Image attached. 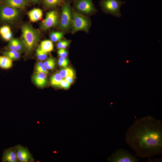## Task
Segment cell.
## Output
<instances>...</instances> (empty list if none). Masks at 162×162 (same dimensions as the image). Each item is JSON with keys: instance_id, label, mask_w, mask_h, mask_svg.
<instances>
[{"instance_id": "6da1fadb", "label": "cell", "mask_w": 162, "mask_h": 162, "mask_svg": "<svg viewBox=\"0 0 162 162\" xmlns=\"http://www.w3.org/2000/svg\"><path fill=\"white\" fill-rule=\"evenodd\" d=\"M125 140L139 157L161 155L162 123L151 116L137 119L127 130Z\"/></svg>"}, {"instance_id": "7a4b0ae2", "label": "cell", "mask_w": 162, "mask_h": 162, "mask_svg": "<svg viewBox=\"0 0 162 162\" xmlns=\"http://www.w3.org/2000/svg\"><path fill=\"white\" fill-rule=\"evenodd\" d=\"M22 36L24 44L28 50H32L38 41L40 35L38 32L28 24L22 28Z\"/></svg>"}, {"instance_id": "3957f363", "label": "cell", "mask_w": 162, "mask_h": 162, "mask_svg": "<svg viewBox=\"0 0 162 162\" xmlns=\"http://www.w3.org/2000/svg\"><path fill=\"white\" fill-rule=\"evenodd\" d=\"M125 3L124 2L119 0H100L99 2L100 5L105 13L117 17L122 16L120 9Z\"/></svg>"}, {"instance_id": "277c9868", "label": "cell", "mask_w": 162, "mask_h": 162, "mask_svg": "<svg viewBox=\"0 0 162 162\" xmlns=\"http://www.w3.org/2000/svg\"><path fill=\"white\" fill-rule=\"evenodd\" d=\"M72 14V33H74L79 31L88 32L91 25L90 20L74 9Z\"/></svg>"}, {"instance_id": "5b68a950", "label": "cell", "mask_w": 162, "mask_h": 162, "mask_svg": "<svg viewBox=\"0 0 162 162\" xmlns=\"http://www.w3.org/2000/svg\"><path fill=\"white\" fill-rule=\"evenodd\" d=\"M62 6L59 28L66 31L69 29L71 25L72 10L68 0H65Z\"/></svg>"}, {"instance_id": "8992f818", "label": "cell", "mask_w": 162, "mask_h": 162, "mask_svg": "<svg viewBox=\"0 0 162 162\" xmlns=\"http://www.w3.org/2000/svg\"><path fill=\"white\" fill-rule=\"evenodd\" d=\"M110 162H138L139 160L131 153L122 148L116 150L107 158Z\"/></svg>"}, {"instance_id": "52a82bcc", "label": "cell", "mask_w": 162, "mask_h": 162, "mask_svg": "<svg viewBox=\"0 0 162 162\" xmlns=\"http://www.w3.org/2000/svg\"><path fill=\"white\" fill-rule=\"evenodd\" d=\"M74 6L78 12L93 14L97 11L92 0H74Z\"/></svg>"}, {"instance_id": "ba28073f", "label": "cell", "mask_w": 162, "mask_h": 162, "mask_svg": "<svg viewBox=\"0 0 162 162\" xmlns=\"http://www.w3.org/2000/svg\"><path fill=\"white\" fill-rule=\"evenodd\" d=\"M19 15L18 10L9 6L2 5L0 7V20L4 22H11Z\"/></svg>"}, {"instance_id": "9c48e42d", "label": "cell", "mask_w": 162, "mask_h": 162, "mask_svg": "<svg viewBox=\"0 0 162 162\" xmlns=\"http://www.w3.org/2000/svg\"><path fill=\"white\" fill-rule=\"evenodd\" d=\"M17 159L20 162H34V160L28 148L19 144L14 147Z\"/></svg>"}, {"instance_id": "30bf717a", "label": "cell", "mask_w": 162, "mask_h": 162, "mask_svg": "<svg viewBox=\"0 0 162 162\" xmlns=\"http://www.w3.org/2000/svg\"><path fill=\"white\" fill-rule=\"evenodd\" d=\"M57 11L53 10L48 12L45 19L42 21L41 27L46 30L53 27L58 23V18Z\"/></svg>"}, {"instance_id": "8fae6325", "label": "cell", "mask_w": 162, "mask_h": 162, "mask_svg": "<svg viewBox=\"0 0 162 162\" xmlns=\"http://www.w3.org/2000/svg\"><path fill=\"white\" fill-rule=\"evenodd\" d=\"M2 160V162H19L14 147L4 150Z\"/></svg>"}, {"instance_id": "7c38bea8", "label": "cell", "mask_w": 162, "mask_h": 162, "mask_svg": "<svg viewBox=\"0 0 162 162\" xmlns=\"http://www.w3.org/2000/svg\"><path fill=\"white\" fill-rule=\"evenodd\" d=\"M42 10L39 8H34L30 11L28 15L31 21L34 22L40 20L43 16Z\"/></svg>"}, {"instance_id": "4fadbf2b", "label": "cell", "mask_w": 162, "mask_h": 162, "mask_svg": "<svg viewBox=\"0 0 162 162\" xmlns=\"http://www.w3.org/2000/svg\"><path fill=\"white\" fill-rule=\"evenodd\" d=\"M34 80L37 86L39 87L44 86L47 82L46 74L43 72H37L34 76Z\"/></svg>"}, {"instance_id": "5bb4252c", "label": "cell", "mask_w": 162, "mask_h": 162, "mask_svg": "<svg viewBox=\"0 0 162 162\" xmlns=\"http://www.w3.org/2000/svg\"><path fill=\"white\" fill-rule=\"evenodd\" d=\"M4 2L8 6L16 8H23L27 4L26 0H4Z\"/></svg>"}, {"instance_id": "9a60e30c", "label": "cell", "mask_w": 162, "mask_h": 162, "mask_svg": "<svg viewBox=\"0 0 162 162\" xmlns=\"http://www.w3.org/2000/svg\"><path fill=\"white\" fill-rule=\"evenodd\" d=\"M40 48L43 51L48 53L53 50V45L52 41L50 40H45L42 41Z\"/></svg>"}, {"instance_id": "2e32d148", "label": "cell", "mask_w": 162, "mask_h": 162, "mask_svg": "<svg viewBox=\"0 0 162 162\" xmlns=\"http://www.w3.org/2000/svg\"><path fill=\"white\" fill-rule=\"evenodd\" d=\"M13 64L12 60L6 56H0V67L4 69L11 68Z\"/></svg>"}, {"instance_id": "e0dca14e", "label": "cell", "mask_w": 162, "mask_h": 162, "mask_svg": "<svg viewBox=\"0 0 162 162\" xmlns=\"http://www.w3.org/2000/svg\"><path fill=\"white\" fill-rule=\"evenodd\" d=\"M22 44L20 42L16 39H12L10 41L8 48L10 50L18 51L22 48Z\"/></svg>"}, {"instance_id": "ac0fdd59", "label": "cell", "mask_w": 162, "mask_h": 162, "mask_svg": "<svg viewBox=\"0 0 162 162\" xmlns=\"http://www.w3.org/2000/svg\"><path fill=\"white\" fill-rule=\"evenodd\" d=\"M65 0H43L44 5L47 7L53 8L62 5Z\"/></svg>"}, {"instance_id": "d6986e66", "label": "cell", "mask_w": 162, "mask_h": 162, "mask_svg": "<svg viewBox=\"0 0 162 162\" xmlns=\"http://www.w3.org/2000/svg\"><path fill=\"white\" fill-rule=\"evenodd\" d=\"M63 79L59 73L57 72L51 77L50 82L51 85L53 86H59V84Z\"/></svg>"}, {"instance_id": "ffe728a7", "label": "cell", "mask_w": 162, "mask_h": 162, "mask_svg": "<svg viewBox=\"0 0 162 162\" xmlns=\"http://www.w3.org/2000/svg\"><path fill=\"white\" fill-rule=\"evenodd\" d=\"M59 73L62 78L64 79L67 76H75L73 70L70 68H64L61 69Z\"/></svg>"}, {"instance_id": "44dd1931", "label": "cell", "mask_w": 162, "mask_h": 162, "mask_svg": "<svg viewBox=\"0 0 162 162\" xmlns=\"http://www.w3.org/2000/svg\"><path fill=\"white\" fill-rule=\"evenodd\" d=\"M63 33L61 32H52L50 34L51 40L54 42L59 41L63 37Z\"/></svg>"}, {"instance_id": "7402d4cb", "label": "cell", "mask_w": 162, "mask_h": 162, "mask_svg": "<svg viewBox=\"0 0 162 162\" xmlns=\"http://www.w3.org/2000/svg\"><path fill=\"white\" fill-rule=\"evenodd\" d=\"M4 55L11 60L17 59L20 57V54L18 51L12 50L5 52Z\"/></svg>"}, {"instance_id": "603a6c76", "label": "cell", "mask_w": 162, "mask_h": 162, "mask_svg": "<svg viewBox=\"0 0 162 162\" xmlns=\"http://www.w3.org/2000/svg\"><path fill=\"white\" fill-rule=\"evenodd\" d=\"M44 65L47 70H52L55 67V60L52 58H50L44 62Z\"/></svg>"}, {"instance_id": "cb8c5ba5", "label": "cell", "mask_w": 162, "mask_h": 162, "mask_svg": "<svg viewBox=\"0 0 162 162\" xmlns=\"http://www.w3.org/2000/svg\"><path fill=\"white\" fill-rule=\"evenodd\" d=\"M35 70L37 72H43L47 74L48 70L44 65V63L41 62L38 63L35 66Z\"/></svg>"}, {"instance_id": "d4e9b609", "label": "cell", "mask_w": 162, "mask_h": 162, "mask_svg": "<svg viewBox=\"0 0 162 162\" xmlns=\"http://www.w3.org/2000/svg\"><path fill=\"white\" fill-rule=\"evenodd\" d=\"M36 55L38 58L40 60L45 59L47 57V53L42 50L39 47L36 50Z\"/></svg>"}, {"instance_id": "484cf974", "label": "cell", "mask_w": 162, "mask_h": 162, "mask_svg": "<svg viewBox=\"0 0 162 162\" xmlns=\"http://www.w3.org/2000/svg\"><path fill=\"white\" fill-rule=\"evenodd\" d=\"M70 41L68 40H63L59 42L57 44V46L58 49H65L69 44Z\"/></svg>"}, {"instance_id": "4316f807", "label": "cell", "mask_w": 162, "mask_h": 162, "mask_svg": "<svg viewBox=\"0 0 162 162\" xmlns=\"http://www.w3.org/2000/svg\"><path fill=\"white\" fill-rule=\"evenodd\" d=\"M11 29L9 26H4L1 27L0 28V34L1 35L11 32Z\"/></svg>"}, {"instance_id": "83f0119b", "label": "cell", "mask_w": 162, "mask_h": 162, "mask_svg": "<svg viewBox=\"0 0 162 162\" xmlns=\"http://www.w3.org/2000/svg\"><path fill=\"white\" fill-rule=\"evenodd\" d=\"M70 84L67 82L65 79H62L61 81L59 86L64 89H67L69 88Z\"/></svg>"}, {"instance_id": "f1b7e54d", "label": "cell", "mask_w": 162, "mask_h": 162, "mask_svg": "<svg viewBox=\"0 0 162 162\" xmlns=\"http://www.w3.org/2000/svg\"><path fill=\"white\" fill-rule=\"evenodd\" d=\"M58 55L61 57L66 58L68 56V52L65 49H59L57 51Z\"/></svg>"}, {"instance_id": "f546056e", "label": "cell", "mask_w": 162, "mask_h": 162, "mask_svg": "<svg viewBox=\"0 0 162 162\" xmlns=\"http://www.w3.org/2000/svg\"><path fill=\"white\" fill-rule=\"evenodd\" d=\"M2 38L5 40L7 41H8L10 40L12 36V32H10L5 34L1 35Z\"/></svg>"}, {"instance_id": "4dcf8cb0", "label": "cell", "mask_w": 162, "mask_h": 162, "mask_svg": "<svg viewBox=\"0 0 162 162\" xmlns=\"http://www.w3.org/2000/svg\"><path fill=\"white\" fill-rule=\"evenodd\" d=\"M67 82L70 84L72 83L75 79V76H68L64 79Z\"/></svg>"}, {"instance_id": "1f68e13d", "label": "cell", "mask_w": 162, "mask_h": 162, "mask_svg": "<svg viewBox=\"0 0 162 162\" xmlns=\"http://www.w3.org/2000/svg\"><path fill=\"white\" fill-rule=\"evenodd\" d=\"M58 64L59 66L64 68L67 67L68 65V63L58 61Z\"/></svg>"}, {"instance_id": "d6a6232c", "label": "cell", "mask_w": 162, "mask_h": 162, "mask_svg": "<svg viewBox=\"0 0 162 162\" xmlns=\"http://www.w3.org/2000/svg\"><path fill=\"white\" fill-rule=\"evenodd\" d=\"M58 61H60L63 62L69 63V61L66 58H63L60 57L58 59Z\"/></svg>"}, {"instance_id": "836d02e7", "label": "cell", "mask_w": 162, "mask_h": 162, "mask_svg": "<svg viewBox=\"0 0 162 162\" xmlns=\"http://www.w3.org/2000/svg\"><path fill=\"white\" fill-rule=\"evenodd\" d=\"M32 0V1L35 2V1H38V0Z\"/></svg>"}]
</instances>
